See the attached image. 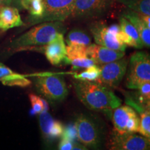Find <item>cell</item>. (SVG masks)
Masks as SVG:
<instances>
[{"instance_id": "obj_1", "label": "cell", "mask_w": 150, "mask_h": 150, "mask_svg": "<svg viewBox=\"0 0 150 150\" xmlns=\"http://www.w3.org/2000/svg\"><path fill=\"white\" fill-rule=\"evenodd\" d=\"M74 90L81 102L91 110L110 112L122 104L121 99L111 90L97 82L78 80Z\"/></svg>"}, {"instance_id": "obj_2", "label": "cell", "mask_w": 150, "mask_h": 150, "mask_svg": "<svg viewBox=\"0 0 150 150\" xmlns=\"http://www.w3.org/2000/svg\"><path fill=\"white\" fill-rule=\"evenodd\" d=\"M63 22H47L38 24L11 42L12 52L35 50L43 52L44 47L59 34H64L66 27Z\"/></svg>"}, {"instance_id": "obj_3", "label": "cell", "mask_w": 150, "mask_h": 150, "mask_svg": "<svg viewBox=\"0 0 150 150\" xmlns=\"http://www.w3.org/2000/svg\"><path fill=\"white\" fill-rule=\"evenodd\" d=\"M33 83L38 93L50 102H62L68 94L66 83L62 74L52 73L35 74Z\"/></svg>"}, {"instance_id": "obj_4", "label": "cell", "mask_w": 150, "mask_h": 150, "mask_svg": "<svg viewBox=\"0 0 150 150\" xmlns=\"http://www.w3.org/2000/svg\"><path fill=\"white\" fill-rule=\"evenodd\" d=\"M127 72L126 86L137 90L142 84L150 81V56L145 52H136L131 55Z\"/></svg>"}, {"instance_id": "obj_5", "label": "cell", "mask_w": 150, "mask_h": 150, "mask_svg": "<svg viewBox=\"0 0 150 150\" xmlns=\"http://www.w3.org/2000/svg\"><path fill=\"white\" fill-rule=\"evenodd\" d=\"M76 0H43L44 12L42 16L33 20L29 25L42 22H64L70 18Z\"/></svg>"}, {"instance_id": "obj_6", "label": "cell", "mask_w": 150, "mask_h": 150, "mask_svg": "<svg viewBox=\"0 0 150 150\" xmlns=\"http://www.w3.org/2000/svg\"><path fill=\"white\" fill-rule=\"evenodd\" d=\"M114 131L120 134H133L138 131L140 117L131 106L120 105L112 111Z\"/></svg>"}, {"instance_id": "obj_7", "label": "cell", "mask_w": 150, "mask_h": 150, "mask_svg": "<svg viewBox=\"0 0 150 150\" xmlns=\"http://www.w3.org/2000/svg\"><path fill=\"white\" fill-rule=\"evenodd\" d=\"M77 140L86 147L99 150L102 145L100 131L94 122L84 115H80L75 122Z\"/></svg>"}, {"instance_id": "obj_8", "label": "cell", "mask_w": 150, "mask_h": 150, "mask_svg": "<svg viewBox=\"0 0 150 150\" xmlns=\"http://www.w3.org/2000/svg\"><path fill=\"white\" fill-rule=\"evenodd\" d=\"M115 0H76L70 18L83 19L103 16L112 8Z\"/></svg>"}, {"instance_id": "obj_9", "label": "cell", "mask_w": 150, "mask_h": 150, "mask_svg": "<svg viewBox=\"0 0 150 150\" xmlns=\"http://www.w3.org/2000/svg\"><path fill=\"white\" fill-rule=\"evenodd\" d=\"M109 150H149V138L142 135L133 134H120L113 131L108 141Z\"/></svg>"}, {"instance_id": "obj_10", "label": "cell", "mask_w": 150, "mask_h": 150, "mask_svg": "<svg viewBox=\"0 0 150 150\" xmlns=\"http://www.w3.org/2000/svg\"><path fill=\"white\" fill-rule=\"evenodd\" d=\"M128 65V59L124 57L115 61L101 65L99 67L100 76L97 83L104 84L107 87H117L126 74Z\"/></svg>"}, {"instance_id": "obj_11", "label": "cell", "mask_w": 150, "mask_h": 150, "mask_svg": "<svg viewBox=\"0 0 150 150\" xmlns=\"http://www.w3.org/2000/svg\"><path fill=\"white\" fill-rule=\"evenodd\" d=\"M91 32L96 44L106 47L111 50L125 52L127 45L120 42L117 38L118 33L114 32L109 27L102 23L93 24L91 27Z\"/></svg>"}, {"instance_id": "obj_12", "label": "cell", "mask_w": 150, "mask_h": 150, "mask_svg": "<svg viewBox=\"0 0 150 150\" xmlns=\"http://www.w3.org/2000/svg\"><path fill=\"white\" fill-rule=\"evenodd\" d=\"M88 56L95 64L104 65L120 59L125 56V52L111 50L97 44H91L87 49Z\"/></svg>"}, {"instance_id": "obj_13", "label": "cell", "mask_w": 150, "mask_h": 150, "mask_svg": "<svg viewBox=\"0 0 150 150\" xmlns=\"http://www.w3.org/2000/svg\"><path fill=\"white\" fill-rule=\"evenodd\" d=\"M48 61L53 65H59L65 63L66 45L63 34H59L51 42H49L43 50Z\"/></svg>"}, {"instance_id": "obj_14", "label": "cell", "mask_w": 150, "mask_h": 150, "mask_svg": "<svg viewBox=\"0 0 150 150\" xmlns=\"http://www.w3.org/2000/svg\"><path fill=\"white\" fill-rule=\"evenodd\" d=\"M39 123L43 136L47 140H54L62 136L64 126L61 122L53 118L48 111L39 114Z\"/></svg>"}, {"instance_id": "obj_15", "label": "cell", "mask_w": 150, "mask_h": 150, "mask_svg": "<svg viewBox=\"0 0 150 150\" xmlns=\"http://www.w3.org/2000/svg\"><path fill=\"white\" fill-rule=\"evenodd\" d=\"M24 25L18 9L16 7L3 6L0 7V30L2 31Z\"/></svg>"}, {"instance_id": "obj_16", "label": "cell", "mask_w": 150, "mask_h": 150, "mask_svg": "<svg viewBox=\"0 0 150 150\" xmlns=\"http://www.w3.org/2000/svg\"><path fill=\"white\" fill-rule=\"evenodd\" d=\"M122 17L127 19L138 31L142 44L145 47H150V28L144 23L141 16L134 11L127 8L123 12Z\"/></svg>"}, {"instance_id": "obj_17", "label": "cell", "mask_w": 150, "mask_h": 150, "mask_svg": "<svg viewBox=\"0 0 150 150\" xmlns=\"http://www.w3.org/2000/svg\"><path fill=\"white\" fill-rule=\"evenodd\" d=\"M0 82L4 86L21 88L27 87L31 83L25 76L13 72L2 63H0Z\"/></svg>"}, {"instance_id": "obj_18", "label": "cell", "mask_w": 150, "mask_h": 150, "mask_svg": "<svg viewBox=\"0 0 150 150\" xmlns=\"http://www.w3.org/2000/svg\"><path fill=\"white\" fill-rule=\"evenodd\" d=\"M18 1L22 8L29 13L28 24L42 16L44 12L43 0H18Z\"/></svg>"}, {"instance_id": "obj_19", "label": "cell", "mask_w": 150, "mask_h": 150, "mask_svg": "<svg viewBox=\"0 0 150 150\" xmlns=\"http://www.w3.org/2000/svg\"><path fill=\"white\" fill-rule=\"evenodd\" d=\"M120 27L121 31L128 36L132 41L134 47L136 49H142L144 47L138 31L134 26L129 22L127 19L123 17L120 18Z\"/></svg>"}, {"instance_id": "obj_20", "label": "cell", "mask_w": 150, "mask_h": 150, "mask_svg": "<svg viewBox=\"0 0 150 150\" xmlns=\"http://www.w3.org/2000/svg\"><path fill=\"white\" fill-rule=\"evenodd\" d=\"M140 16H150V0H115Z\"/></svg>"}, {"instance_id": "obj_21", "label": "cell", "mask_w": 150, "mask_h": 150, "mask_svg": "<svg viewBox=\"0 0 150 150\" xmlns=\"http://www.w3.org/2000/svg\"><path fill=\"white\" fill-rule=\"evenodd\" d=\"M66 42L67 45L75 44L88 47L91 44V38L82 30L73 29L67 34Z\"/></svg>"}, {"instance_id": "obj_22", "label": "cell", "mask_w": 150, "mask_h": 150, "mask_svg": "<svg viewBox=\"0 0 150 150\" xmlns=\"http://www.w3.org/2000/svg\"><path fill=\"white\" fill-rule=\"evenodd\" d=\"M137 93V101L138 103L134 102L131 99L127 101L128 104H134L141 106L143 108H149L150 104V81H147L142 84L138 88Z\"/></svg>"}, {"instance_id": "obj_23", "label": "cell", "mask_w": 150, "mask_h": 150, "mask_svg": "<svg viewBox=\"0 0 150 150\" xmlns=\"http://www.w3.org/2000/svg\"><path fill=\"white\" fill-rule=\"evenodd\" d=\"M88 47L80 45L69 44L66 46V60L67 61L76 59H84L88 57L87 53Z\"/></svg>"}, {"instance_id": "obj_24", "label": "cell", "mask_w": 150, "mask_h": 150, "mask_svg": "<svg viewBox=\"0 0 150 150\" xmlns=\"http://www.w3.org/2000/svg\"><path fill=\"white\" fill-rule=\"evenodd\" d=\"M99 76H100V67L97 66L96 65L88 67L83 72L73 75L74 78L77 80L92 82H97Z\"/></svg>"}, {"instance_id": "obj_25", "label": "cell", "mask_w": 150, "mask_h": 150, "mask_svg": "<svg viewBox=\"0 0 150 150\" xmlns=\"http://www.w3.org/2000/svg\"><path fill=\"white\" fill-rule=\"evenodd\" d=\"M140 114L138 133L142 136L150 138V111L149 108H142L139 111Z\"/></svg>"}, {"instance_id": "obj_26", "label": "cell", "mask_w": 150, "mask_h": 150, "mask_svg": "<svg viewBox=\"0 0 150 150\" xmlns=\"http://www.w3.org/2000/svg\"><path fill=\"white\" fill-rule=\"evenodd\" d=\"M29 98L32 106L31 112L34 114H40L41 112L49 110V104L45 99L33 93L29 94Z\"/></svg>"}, {"instance_id": "obj_27", "label": "cell", "mask_w": 150, "mask_h": 150, "mask_svg": "<svg viewBox=\"0 0 150 150\" xmlns=\"http://www.w3.org/2000/svg\"><path fill=\"white\" fill-rule=\"evenodd\" d=\"M66 63L71 64L73 70L79 68H88V67L96 65L91 58H84V59H76L67 61Z\"/></svg>"}, {"instance_id": "obj_28", "label": "cell", "mask_w": 150, "mask_h": 150, "mask_svg": "<svg viewBox=\"0 0 150 150\" xmlns=\"http://www.w3.org/2000/svg\"><path fill=\"white\" fill-rule=\"evenodd\" d=\"M62 138L69 140L72 142H74L77 139V135H76V129L75 124H70L66 127H64L63 132L61 136Z\"/></svg>"}, {"instance_id": "obj_29", "label": "cell", "mask_w": 150, "mask_h": 150, "mask_svg": "<svg viewBox=\"0 0 150 150\" xmlns=\"http://www.w3.org/2000/svg\"><path fill=\"white\" fill-rule=\"evenodd\" d=\"M73 143L74 142L61 138L59 145V150H71L72 148Z\"/></svg>"}, {"instance_id": "obj_30", "label": "cell", "mask_w": 150, "mask_h": 150, "mask_svg": "<svg viewBox=\"0 0 150 150\" xmlns=\"http://www.w3.org/2000/svg\"><path fill=\"white\" fill-rule=\"evenodd\" d=\"M71 150H89V149L83 145H81V144L74 141V143H73L72 148Z\"/></svg>"}, {"instance_id": "obj_31", "label": "cell", "mask_w": 150, "mask_h": 150, "mask_svg": "<svg viewBox=\"0 0 150 150\" xmlns=\"http://www.w3.org/2000/svg\"><path fill=\"white\" fill-rule=\"evenodd\" d=\"M12 0H0V7L10 4Z\"/></svg>"}]
</instances>
